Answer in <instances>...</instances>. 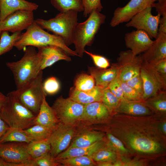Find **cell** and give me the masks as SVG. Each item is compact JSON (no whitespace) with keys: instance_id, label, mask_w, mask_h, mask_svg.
Here are the masks:
<instances>
[{"instance_id":"3957f363","label":"cell","mask_w":166,"mask_h":166,"mask_svg":"<svg viewBox=\"0 0 166 166\" xmlns=\"http://www.w3.org/2000/svg\"><path fill=\"white\" fill-rule=\"evenodd\" d=\"M106 17L97 11H93L84 22L78 23L73 32V43L74 51L81 57L84 55L85 47L91 46L101 26L105 22Z\"/></svg>"},{"instance_id":"83f0119b","label":"cell","mask_w":166,"mask_h":166,"mask_svg":"<svg viewBox=\"0 0 166 166\" xmlns=\"http://www.w3.org/2000/svg\"><path fill=\"white\" fill-rule=\"evenodd\" d=\"M32 139L22 130L10 128L0 138V144L8 142H22L28 143Z\"/></svg>"},{"instance_id":"ffe728a7","label":"cell","mask_w":166,"mask_h":166,"mask_svg":"<svg viewBox=\"0 0 166 166\" xmlns=\"http://www.w3.org/2000/svg\"><path fill=\"white\" fill-rule=\"evenodd\" d=\"M59 124L53 109L49 106L46 101V96L45 97L35 118L34 125H40L54 129Z\"/></svg>"},{"instance_id":"cb8c5ba5","label":"cell","mask_w":166,"mask_h":166,"mask_svg":"<svg viewBox=\"0 0 166 166\" xmlns=\"http://www.w3.org/2000/svg\"><path fill=\"white\" fill-rule=\"evenodd\" d=\"M128 142L132 149L140 152L153 153L160 148V145L157 142L144 136H133L129 139Z\"/></svg>"},{"instance_id":"e0dca14e","label":"cell","mask_w":166,"mask_h":166,"mask_svg":"<svg viewBox=\"0 0 166 166\" xmlns=\"http://www.w3.org/2000/svg\"><path fill=\"white\" fill-rule=\"evenodd\" d=\"M42 70L60 60L67 61L71 58L63 49L57 46L48 45L37 47Z\"/></svg>"},{"instance_id":"11a10c76","label":"cell","mask_w":166,"mask_h":166,"mask_svg":"<svg viewBox=\"0 0 166 166\" xmlns=\"http://www.w3.org/2000/svg\"><path fill=\"white\" fill-rule=\"evenodd\" d=\"M0 22H1V20H0ZM1 32H2V31H1V30H0V35H1Z\"/></svg>"},{"instance_id":"7a4b0ae2","label":"cell","mask_w":166,"mask_h":166,"mask_svg":"<svg viewBox=\"0 0 166 166\" xmlns=\"http://www.w3.org/2000/svg\"><path fill=\"white\" fill-rule=\"evenodd\" d=\"M23 50L24 54L20 60L6 63L12 73L16 89L35 77L42 71L40 59L35 47L28 46Z\"/></svg>"},{"instance_id":"4dcf8cb0","label":"cell","mask_w":166,"mask_h":166,"mask_svg":"<svg viewBox=\"0 0 166 166\" xmlns=\"http://www.w3.org/2000/svg\"><path fill=\"white\" fill-rule=\"evenodd\" d=\"M21 34V32H16L10 35L8 31L2 32L0 35V56L12 49Z\"/></svg>"},{"instance_id":"db71d44e","label":"cell","mask_w":166,"mask_h":166,"mask_svg":"<svg viewBox=\"0 0 166 166\" xmlns=\"http://www.w3.org/2000/svg\"><path fill=\"white\" fill-rule=\"evenodd\" d=\"M159 0H152V2H155V1H158Z\"/></svg>"},{"instance_id":"f907efd6","label":"cell","mask_w":166,"mask_h":166,"mask_svg":"<svg viewBox=\"0 0 166 166\" xmlns=\"http://www.w3.org/2000/svg\"><path fill=\"white\" fill-rule=\"evenodd\" d=\"M0 166H12V164L6 162L0 157Z\"/></svg>"},{"instance_id":"74e56055","label":"cell","mask_w":166,"mask_h":166,"mask_svg":"<svg viewBox=\"0 0 166 166\" xmlns=\"http://www.w3.org/2000/svg\"><path fill=\"white\" fill-rule=\"evenodd\" d=\"M120 81L125 100L139 101H143L142 95L140 93L128 85L125 82L120 80Z\"/></svg>"},{"instance_id":"277c9868","label":"cell","mask_w":166,"mask_h":166,"mask_svg":"<svg viewBox=\"0 0 166 166\" xmlns=\"http://www.w3.org/2000/svg\"><path fill=\"white\" fill-rule=\"evenodd\" d=\"M78 13L73 10L60 12L48 20L38 18L34 21L43 29L61 38L68 46L73 43V32L78 23Z\"/></svg>"},{"instance_id":"7dc6e473","label":"cell","mask_w":166,"mask_h":166,"mask_svg":"<svg viewBox=\"0 0 166 166\" xmlns=\"http://www.w3.org/2000/svg\"><path fill=\"white\" fill-rule=\"evenodd\" d=\"M10 127L0 116V138L4 135Z\"/></svg>"},{"instance_id":"d4e9b609","label":"cell","mask_w":166,"mask_h":166,"mask_svg":"<svg viewBox=\"0 0 166 166\" xmlns=\"http://www.w3.org/2000/svg\"><path fill=\"white\" fill-rule=\"evenodd\" d=\"M104 136V133L101 132L82 130L76 136L69 147H88L97 141L103 140Z\"/></svg>"},{"instance_id":"9a60e30c","label":"cell","mask_w":166,"mask_h":166,"mask_svg":"<svg viewBox=\"0 0 166 166\" xmlns=\"http://www.w3.org/2000/svg\"><path fill=\"white\" fill-rule=\"evenodd\" d=\"M124 39L126 47L134 55L146 51L154 41L146 32L139 29L126 33Z\"/></svg>"},{"instance_id":"9c48e42d","label":"cell","mask_w":166,"mask_h":166,"mask_svg":"<svg viewBox=\"0 0 166 166\" xmlns=\"http://www.w3.org/2000/svg\"><path fill=\"white\" fill-rule=\"evenodd\" d=\"M79 122L73 125L59 123L47 139L51 146L50 153L54 158L66 150L73 138L80 132L77 130Z\"/></svg>"},{"instance_id":"6da1fadb","label":"cell","mask_w":166,"mask_h":166,"mask_svg":"<svg viewBox=\"0 0 166 166\" xmlns=\"http://www.w3.org/2000/svg\"><path fill=\"white\" fill-rule=\"evenodd\" d=\"M53 45L63 49L68 55L78 56L76 52L65 44L60 37L49 33L39 26L34 21L32 24L21 34L14 47L18 50H24L28 46L38 47Z\"/></svg>"},{"instance_id":"f6af8a7d","label":"cell","mask_w":166,"mask_h":166,"mask_svg":"<svg viewBox=\"0 0 166 166\" xmlns=\"http://www.w3.org/2000/svg\"><path fill=\"white\" fill-rule=\"evenodd\" d=\"M158 2L154 3L153 7H155L158 14L166 18V0H159Z\"/></svg>"},{"instance_id":"816d5d0a","label":"cell","mask_w":166,"mask_h":166,"mask_svg":"<svg viewBox=\"0 0 166 166\" xmlns=\"http://www.w3.org/2000/svg\"><path fill=\"white\" fill-rule=\"evenodd\" d=\"M113 166H123V164H122V162H121L120 161H116L113 164Z\"/></svg>"},{"instance_id":"f5cc1de1","label":"cell","mask_w":166,"mask_h":166,"mask_svg":"<svg viewBox=\"0 0 166 166\" xmlns=\"http://www.w3.org/2000/svg\"><path fill=\"white\" fill-rule=\"evenodd\" d=\"M162 128L163 132L166 134V123L164 122L162 126Z\"/></svg>"},{"instance_id":"8fae6325","label":"cell","mask_w":166,"mask_h":166,"mask_svg":"<svg viewBox=\"0 0 166 166\" xmlns=\"http://www.w3.org/2000/svg\"><path fill=\"white\" fill-rule=\"evenodd\" d=\"M151 6L148 7L135 15L125 25L146 32L151 38L156 39L158 34L161 16H156L151 13Z\"/></svg>"},{"instance_id":"2e32d148","label":"cell","mask_w":166,"mask_h":166,"mask_svg":"<svg viewBox=\"0 0 166 166\" xmlns=\"http://www.w3.org/2000/svg\"><path fill=\"white\" fill-rule=\"evenodd\" d=\"M156 40L141 55L143 61L152 65L166 59V32L158 31Z\"/></svg>"},{"instance_id":"ee69618b","label":"cell","mask_w":166,"mask_h":166,"mask_svg":"<svg viewBox=\"0 0 166 166\" xmlns=\"http://www.w3.org/2000/svg\"><path fill=\"white\" fill-rule=\"evenodd\" d=\"M107 136L109 142L108 144H106L107 146L111 148L114 147L123 152H127L128 151L122 142L113 135L110 133H108Z\"/></svg>"},{"instance_id":"603a6c76","label":"cell","mask_w":166,"mask_h":166,"mask_svg":"<svg viewBox=\"0 0 166 166\" xmlns=\"http://www.w3.org/2000/svg\"><path fill=\"white\" fill-rule=\"evenodd\" d=\"M106 145V142L102 140L97 141L87 147H68L55 158H63L84 156H91Z\"/></svg>"},{"instance_id":"f35d334b","label":"cell","mask_w":166,"mask_h":166,"mask_svg":"<svg viewBox=\"0 0 166 166\" xmlns=\"http://www.w3.org/2000/svg\"><path fill=\"white\" fill-rule=\"evenodd\" d=\"M42 87L45 93L47 95L57 93L60 89V84L57 79L54 77H50L42 83Z\"/></svg>"},{"instance_id":"60d3db41","label":"cell","mask_w":166,"mask_h":166,"mask_svg":"<svg viewBox=\"0 0 166 166\" xmlns=\"http://www.w3.org/2000/svg\"><path fill=\"white\" fill-rule=\"evenodd\" d=\"M107 88L120 101L125 99L121 86L119 75L110 83Z\"/></svg>"},{"instance_id":"30bf717a","label":"cell","mask_w":166,"mask_h":166,"mask_svg":"<svg viewBox=\"0 0 166 166\" xmlns=\"http://www.w3.org/2000/svg\"><path fill=\"white\" fill-rule=\"evenodd\" d=\"M28 143L8 142L0 144V157L12 166H25L32 159L27 149Z\"/></svg>"},{"instance_id":"681fc988","label":"cell","mask_w":166,"mask_h":166,"mask_svg":"<svg viewBox=\"0 0 166 166\" xmlns=\"http://www.w3.org/2000/svg\"><path fill=\"white\" fill-rule=\"evenodd\" d=\"M96 165L99 166H113V164L111 162H101L96 163Z\"/></svg>"},{"instance_id":"484cf974","label":"cell","mask_w":166,"mask_h":166,"mask_svg":"<svg viewBox=\"0 0 166 166\" xmlns=\"http://www.w3.org/2000/svg\"><path fill=\"white\" fill-rule=\"evenodd\" d=\"M116 111L136 116L145 115L150 113L148 107L143 102L125 99L121 101Z\"/></svg>"},{"instance_id":"c3c4849f","label":"cell","mask_w":166,"mask_h":166,"mask_svg":"<svg viewBox=\"0 0 166 166\" xmlns=\"http://www.w3.org/2000/svg\"><path fill=\"white\" fill-rule=\"evenodd\" d=\"M7 96L0 91V109L5 103Z\"/></svg>"},{"instance_id":"e575fe53","label":"cell","mask_w":166,"mask_h":166,"mask_svg":"<svg viewBox=\"0 0 166 166\" xmlns=\"http://www.w3.org/2000/svg\"><path fill=\"white\" fill-rule=\"evenodd\" d=\"M74 88L80 91H85L92 89L95 85L94 79L91 75L82 73L76 78Z\"/></svg>"},{"instance_id":"8992f818","label":"cell","mask_w":166,"mask_h":166,"mask_svg":"<svg viewBox=\"0 0 166 166\" xmlns=\"http://www.w3.org/2000/svg\"><path fill=\"white\" fill-rule=\"evenodd\" d=\"M43 72L21 87L8 93L37 115L44 97L47 95L42 87Z\"/></svg>"},{"instance_id":"f546056e","label":"cell","mask_w":166,"mask_h":166,"mask_svg":"<svg viewBox=\"0 0 166 166\" xmlns=\"http://www.w3.org/2000/svg\"><path fill=\"white\" fill-rule=\"evenodd\" d=\"M53 6L60 12L73 10L83 11L82 0H51Z\"/></svg>"},{"instance_id":"d590c367","label":"cell","mask_w":166,"mask_h":166,"mask_svg":"<svg viewBox=\"0 0 166 166\" xmlns=\"http://www.w3.org/2000/svg\"><path fill=\"white\" fill-rule=\"evenodd\" d=\"M121 101L114 95L108 88L103 89L102 102L109 113L116 109Z\"/></svg>"},{"instance_id":"52a82bcc","label":"cell","mask_w":166,"mask_h":166,"mask_svg":"<svg viewBox=\"0 0 166 166\" xmlns=\"http://www.w3.org/2000/svg\"><path fill=\"white\" fill-rule=\"evenodd\" d=\"M52 107L59 123L73 125L80 122L84 106L69 97L64 98L61 96L54 101Z\"/></svg>"},{"instance_id":"4fadbf2b","label":"cell","mask_w":166,"mask_h":166,"mask_svg":"<svg viewBox=\"0 0 166 166\" xmlns=\"http://www.w3.org/2000/svg\"><path fill=\"white\" fill-rule=\"evenodd\" d=\"M34 21L33 11L17 10L7 16L0 23L1 31L14 33L26 30Z\"/></svg>"},{"instance_id":"7402d4cb","label":"cell","mask_w":166,"mask_h":166,"mask_svg":"<svg viewBox=\"0 0 166 166\" xmlns=\"http://www.w3.org/2000/svg\"><path fill=\"white\" fill-rule=\"evenodd\" d=\"M38 7V5L36 3L26 0H0L1 21L17 10H27L34 11Z\"/></svg>"},{"instance_id":"836d02e7","label":"cell","mask_w":166,"mask_h":166,"mask_svg":"<svg viewBox=\"0 0 166 166\" xmlns=\"http://www.w3.org/2000/svg\"><path fill=\"white\" fill-rule=\"evenodd\" d=\"M92 159L97 162L114 161L117 157V155L113 148L106 146L90 156Z\"/></svg>"},{"instance_id":"ac0fdd59","label":"cell","mask_w":166,"mask_h":166,"mask_svg":"<svg viewBox=\"0 0 166 166\" xmlns=\"http://www.w3.org/2000/svg\"><path fill=\"white\" fill-rule=\"evenodd\" d=\"M109 114L102 102H94L84 106L83 113L79 121L85 125H90L106 119Z\"/></svg>"},{"instance_id":"7bdbcfd3","label":"cell","mask_w":166,"mask_h":166,"mask_svg":"<svg viewBox=\"0 0 166 166\" xmlns=\"http://www.w3.org/2000/svg\"><path fill=\"white\" fill-rule=\"evenodd\" d=\"M125 82L140 93L142 97L143 93V83L140 73L135 75Z\"/></svg>"},{"instance_id":"4316f807","label":"cell","mask_w":166,"mask_h":166,"mask_svg":"<svg viewBox=\"0 0 166 166\" xmlns=\"http://www.w3.org/2000/svg\"><path fill=\"white\" fill-rule=\"evenodd\" d=\"M27 149L32 159H36L50 152L51 146L48 139L32 140L27 144Z\"/></svg>"},{"instance_id":"1f68e13d","label":"cell","mask_w":166,"mask_h":166,"mask_svg":"<svg viewBox=\"0 0 166 166\" xmlns=\"http://www.w3.org/2000/svg\"><path fill=\"white\" fill-rule=\"evenodd\" d=\"M53 130L40 125L36 124L23 131L32 140H43L47 139Z\"/></svg>"},{"instance_id":"44dd1931","label":"cell","mask_w":166,"mask_h":166,"mask_svg":"<svg viewBox=\"0 0 166 166\" xmlns=\"http://www.w3.org/2000/svg\"><path fill=\"white\" fill-rule=\"evenodd\" d=\"M103 89L95 85L91 89L83 91L74 87L71 89L69 97L84 106L94 102H101Z\"/></svg>"},{"instance_id":"bcb514c9","label":"cell","mask_w":166,"mask_h":166,"mask_svg":"<svg viewBox=\"0 0 166 166\" xmlns=\"http://www.w3.org/2000/svg\"><path fill=\"white\" fill-rule=\"evenodd\" d=\"M152 66L158 73L166 77V59L160 61Z\"/></svg>"},{"instance_id":"d6a6232c","label":"cell","mask_w":166,"mask_h":166,"mask_svg":"<svg viewBox=\"0 0 166 166\" xmlns=\"http://www.w3.org/2000/svg\"><path fill=\"white\" fill-rule=\"evenodd\" d=\"M145 100H147V105L156 111L161 112H166V91H160Z\"/></svg>"},{"instance_id":"d6986e66","label":"cell","mask_w":166,"mask_h":166,"mask_svg":"<svg viewBox=\"0 0 166 166\" xmlns=\"http://www.w3.org/2000/svg\"><path fill=\"white\" fill-rule=\"evenodd\" d=\"M89 72L94 79L95 85L104 89L119 75V69L116 63L112 64L107 69L89 67Z\"/></svg>"},{"instance_id":"7c38bea8","label":"cell","mask_w":166,"mask_h":166,"mask_svg":"<svg viewBox=\"0 0 166 166\" xmlns=\"http://www.w3.org/2000/svg\"><path fill=\"white\" fill-rule=\"evenodd\" d=\"M143 62L141 55H134L130 50L121 52L117 63L120 80L125 82L140 73Z\"/></svg>"},{"instance_id":"ba28073f","label":"cell","mask_w":166,"mask_h":166,"mask_svg":"<svg viewBox=\"0 0 166 166\" xmlns=\"http://www.w3.org/2000/svg\"><path fill=\"white\" fill-rule=\"evenodd\" d=\"M140 74L143 83V101L166 91V77L158 73L151 65L143 61Z\"/></svg>"},{"instance_id":"8d00e7d4","label":"cell","mask_w":166,"mask_h":166,"mask_svg":"<svg viewBox=\"0 0 166 166\" xmlns=\"http://www.w3.org/2000/svg\"><path fill=\"white\" fill-rule=\"evenodd\" d=\"M59 164L49 152L36 159H32L25 166H59Z\"/></svg>"},{"instance_id":"5b68a950","label":"cell","mask_w":166,"mask_h":166,"mask_svg":"<svg viewBox=\"0 0 166 166\" xmlns=\"http://www.w3.org/2000/svg\"><path fill=\"white\" fill-rule=\"evenodd\" d=\"M6 96L0 116L9 127L23 130L34 125L36 115L8 93Z\"/></svg>"},{"instance_id":"ab89813d","label":"cell","mask_w":166,"mask_h":166,"mask_svg":"<svg viewBox=\"0 0 166 166\" xmlns=\"http://www.w3.org/2000/svg\"><path fill=\"white\" fill-rule=\"evenodd\" d=\"M83 15L86 18L93 11L100 12L103 7L101 0H82Z\"/></svg>"},{"instance_id":"b9f144b4","label":"cell","mask_w":166,"mask_h":166,"mask_svg":"<svg viewBox=\"0 0 166 166\" xmlns=\"http://www.w3.org/2000/svg\"><path fill=\"white\" fill-rule=\"evenodd\" d=\"M84 53L91 57L94 64L97 68L101 69H106L110 66L109 60L104 57L93 53L85 50Z\"/></svg>"},{"instance_id":"5bb4252c","label":"cell","mask_w":166,"mask_h":166,"mask_svg":"<svg viewBox=\"0 0 166 166\" xmlns=\"http://www.w3.org/2000/svg\"><path fill=\"white\" fill-rule=\"evenodd\" d=\"M152 0H130L123 7H119L114 10L110 22L112 27L128 22L136 14L149 7H153Z\"/></svg>"},{"instance_id":"f1b7e54d","label":"cell","mask_w":166,"mask_h":166,"mask_svg":"<svg viewBox=\"0 0 166 166\" xmlns=\"http://www.w3.org/2000/svg\"><path fill=\"white\" fill-rule=\"evenodd\" d=\"M60 166H93L96 164L90 156H84L63 158H54Z\"/></svg>"}]
</instances>
